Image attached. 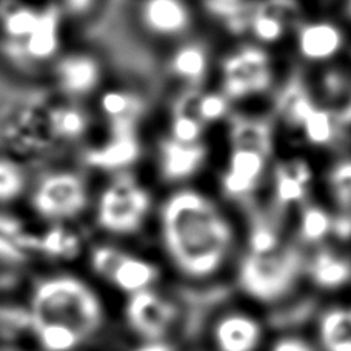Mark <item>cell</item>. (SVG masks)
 Instances as JSON below:
<instances>
[{
    "instance_id": "23",
    "label": "cell",
    "mask_w": 351,
    "mask_h": 351,
    "mask_svg": "<svg viewBox=\"0 0 351 351\" xmlns=\"http://www.w3.org/2000/svg\"><path fill=\"white\" fill-rule=\"evenodd\" d=\"M202 93L197 86H188L174 100L170 125V136L173 139L185 143H197L202 139L206 127L199 112Z\"/></svg>"
},
{
    "instance_id": "28",
    "label": "cell",
    "mask_w": 351,
    "mask_h": 351,
    "mask_svg": "<svg viewBox=\"0 0 351 351\" xmlns=\"http://www.w3.org/2000/svg\"><path fill=\"white\" fill-rule=\"evenodd\" d=\"M42 10L23 3H12L0 16L3 40L23 43L40 22Z\"/></svg>"
},
{
    "instance_id": "29",
    "label": "cell",
    "mask_w": 351,
    "mask_h": 351,
    "mask_svg": "<svg viewBox=\"0 0 351 351\" xmlns=\"http://www.w3.org/2000/svg\"><path fill=\"white\" fill-rule=\"evenodd\" d=\"M49 128L54 139L77 141L88 130V116L77 106H58L48 110Z\"/></svg>"
},
{
    "instance_id": "24",
    "label": "cell",
    "mask_w": 351,
    "mask_h": 351,
    "mask_svg": "<svg viewBox=\"0 0 351 351\" xmlns=\"http://www.w3.org/2000/svg\"><path fill=\"white\" fill-rule=\"evenodd\" d=\"M100 110L111 131H137V123L143 114V102L134 93L106 91L100 99Z\"/></svg>"
},
{
    "instance_id": "38",
    "label": "cell",
    "mask_w": 351,
    "mask_h": 351,
    "mask_svg": "<svg viewBox=\"0 0 351 351\" xmlns=\"http://www.w3.org/2000/svg\"><path fill=\"white\" fill-rule=\"evenodd\" d=\"M346 11L347 16L351 19V0H346Z\"/></svg>"
},
{
    "instance_id": "37",
    "label": "cell",
    "mask_w": 351,
    "mask_h": 351,
    "mask_svg": "<svg viewBox=\"0 0 351 351\" xmlns=\"http://www.w3.org/2000/svg\"><path fill=\"white\" fill-rule=\"evenodd\" d=\"M206 2L219 3V5H236V3H242V0H206Z\"/></svg>"
},
{
    "instance_id": "10",
    "label": "cell",
    "mask_w": 351,
    "mask_h": 351,
    "mask_svg": "<svg viewBox=\"0 0 351 351\" xmlns=\"http://www.w3.org/2000/svg\"><path fill=\"white\" fill-rule=\"evenodd\" d=\"M305 287L324 300L351 296V253L336 245H322L306 253Z\"/></svg>"
},
{
    "instance_id": "2",
    "label": "cell",
    "mask_w": 351,
    "mask_h": 351,
    "mask_svg": "<svg viewBox=\"0 0 351 351\" xmlns=\"http://www.w3.org/2000/svg\"><path fill=\"white\" fill-rule=\"evenodd\" d=\"M25 317L42 351H77L104 328L106 306L84 278L56 273L31 287Z\"/></svg>"
},
{
    "instance_id": "13",
    "label": "cell",
    "mask_w": 351,
    "mask_h": 351,
    "mask_svg": "<svg viewBox=\"0 0 351 351\" xmlns=\"http://www.w3.org/2000/svg\"><path fill=\"white\" fill-rule=\"evenodd\" d=\"M269 153L252 147H230L222 174V190L231 199H245L258 190L267 171Z\"/></svg>"
},
{
    "instance_id": "26",
    "label": "cell",
    "mask_w": 351,
    "mask_h": 351,
    "mask_svg": "<svg viewBox=\"0 0 351 351\" xmlns=\"http://www.w3.org/2000/svg\"><path fill=\"white\" fill-rule=\"evenodd\" d=\"M82 250L80 237L65 225L54 223L37 233V254L51 261H71Z\"/></svg>"
},
{
    "instance_id": "8",
    "label": "cell",
    "mask_w": 351,
    "mask_h": 351,
    "mask_svg": "<svg viewBox=\"0 0 351 351\" xmlns=\"http://www.w3.org/2000/svg\"><path fill=\"white\" fill-rule=\"evenodd\" d=\"M88 186L79 174L58 171L47 174L31 196L34 211L45 221L64 222L82 215L88 206Z\"/></svg>"
},
{
    "instance_id": "3",
    "label": "cell",
    "mask_w": 351,
    "mask_h": 351,
    "mask_svg": "<svg viewBox=\"0 0 351 351\" xmlns=\"http://www.w3.org/2000/svg\"><path fill=\"white\" fill-rule=\"evenodd\" d=\"M306 253L291 242L268 253L247 252L237 263V290L263 313L274 308L305 288Z\"/></svg>"
},
{
    "instance_id": "4",
    "label": "cell",
    "mask_w": 351,
    "mask_h": 351,
    "mask_svg": "<svg viewBox=\"0 0 351 351\" xmlns=\"http://www.w3.org/2000/svg\"><path fill=\"white\" fill-rule=\"evenodd\" d=\"M152 200V194L141 182L130 174H121L100 194L97 225L110 234H134L147 221Z\"/></svg>"
},
{
    "instance_id": "32",
    "label": "cell",
    "mask_w": 351,
    "mask_h": 351,
    "mask_svg": "<svg viewBox=\"0 0 351 351\" xmlns=\"http://www.w3.org/2000/svg\"><path fill=\"white\" fill-rule=\"evenodd\" d=\"M27 186V176L14 160L0 158V204L12 202L22 196Z\"/></svg>"
},
{
    "instance_id": "39",
    "label": "cell",
    "mask_w": 351,
    "mask_h": 351,
    "mask_svg": "<svg viewBox=\"0 0 351 351\" xmlns=\"http://www.w3.org/2000/svg\"><path fill=\"white\" fill-rule=\"evenodd\" d=\"M348 300H350V304H351V296H350V298H348Z\"/></svg>"
},
{
    "instance_id": "22",
    "label": "cell",
    "mask_w": 351,
    "mask_h": 351,
    "mask_svg": "<svg viewBox=\"0 0 351 351\" xmlns=\"http://www.w3.org/2000/svg\"><path fill=\"white\" fill-rule=\"evenodd\" d=\"M315 171L302 158L280 162L274 173V197L278 204L291 206L304 204L313 188Z\"/></svg>"
},
{
    "instance_id": "18",
    "label": "cell",
    "mask_w": 351,
    "mask_h": 351,
    "mask_svg": "<svg viewBox=\"0 0 351 351\" xmlns=\"http://www.w3.org/2000/svg\"><path fill=\"white\" fill-rule=\"evenodd\" d=\"M141 158L137 131H111L110 139L85 153V164L96 170L121 171Z\"/></svg>"
},
{
    "instance_id": "21",
    "label": "cell",
    "mask_w": 351,
    "mask_h": 351,
    "mask_svg": "<svg viewBox=\"0 0 351 351\" xmlns=\"http://www.w3.org/2000/svg\"><path fill=\"white\" fill-rule=\"evenodd\" d=\"M37 256V233L19 217L0 213V263L19 267Z\"/></svg>"
},
{
    "instance_id": "20",
    "label": "cell",
    "mask_w": 351,
    "mask_h": 351,
    "mask_svg": "<svg viewBox=\"0 0 351 351\" xmlns=\"http://www.w3.org/2000/svg\"><path fill=\"white\" fill-rule=\"evenodd\" d=\"M141 19L153 34L173 37L190 28L191 11L185 0H143Z\"/></svg>"
},
{
    "instance_id": "12",
    "label": "cell",
    "mask_w": 351,
    "mask_h": 351,
    "mask_svg": "<svg viewBox=\"0 0 351 351\" xmlns=\"http://www.w3.org/2000/svg\"><path fill=\"white\" fill-rule=\"evenodd\" d=\"M62 12L54 5L42 8L40 22L23 43L2 42V51L16 65H33L49 60L59 51Z\"/></svg>"
},
{
    "instance_id": "31",
    "label": "cell",
    "mask_w": 351,
    "mask_h": 351,
    "mask_svg": "<svg viewBox=\"0 0 351 351\" xmlns=\"http://www.w3.org/2000/svg\"><path fill=\"white\" fill-rule=\"evenodd\" d=\"M327 191L339 213H351V156L336 160L327 173Z\"/></svg>"
},
{
    "instance_id": "6",
    "label": "cell",
    "mask_w": 351,
    "mask_h": 351,
    "mask_svg": "<svg viewBox=\"0 0 351 351\" xmlns=\"http://www.w3.org/2000/svg\"><path fill=\"white\" fill-rule=\"evenodd\" d=\"M271 336L265 313L253 305L225 308L210 328L213 351H267Z\"/></svg>"
},
{
    "instance_id": "1",
    "label": "cell",
    "mask_w": 351,
    "mask_h": 351,
    "mask_svg": "<svg viewBox=\"0 0 351 351\" xmlns=\"http://www.w3.org/2000/svg\"><path fill=\"white\" fill-rule=\"evenodd\" d=\"M160 234L168 261L186 280H210L227 265L234 228L206 194L184 188L160 210Z\"/></svg>"
},
{
    "instance_id": "9",
    "label": "cell",
    "mask_w": 351,
    "mask_h": 351,
    "mask_svg": "<svg viewBox=\"0 0 351 351\" xmlns=\"http://www.w3.org/2000/svg\"><path fill=\"white\" fill-rule=\"evenodd\" d=\"M123 316L137 339L147 343L164 342L178 324L179 308L173 299L149 288L127 298Z\"/></svg>"
},
{
    "instance_id": "30",
    "label": "cell",
    "mask_w": 351,
    "mask_h": 351,
    "mask_svg": "<svg viewBox=\"0 0 351 351\" xmlns=\"http://www.w3.org/2000/svg\"><path fill=\"white\" fill-rule=\"evenodd\" d=\"M337 127H341L337 114H331L328 110L316 105L310 114L305 117L299 131L302 133L304 139L311 145L322 147L333 141Z\"/></svg>"
},
{
    "instance_id": "25",
    "label": "cell",
    "mask_w": 351,
    "mask_h": 351,
    "mask_svg": "<svg viewBox=\"0 0 351 351\" xmlns=\"http://www.w3.org/2000/svg\"><path fill=\"white\" fill-rule=\"evenodd\" d=\"M335 215L319 205H306L299 215L296 237L298 243L306 252L327 245L333 239Z\"/></svg>"
},
{
    "instance_id": "16",
    "label": "cell",
    "mask_w": 351,
    "mask_h": 351,
    "mask_svg": "<svg viewBox=\"0 0 351 351\" xmlns=\"http://www.w3.org/2000/svg\"><path fill=\"white\" fill-rule=\"evenodd\" d=\"M159 170L167 182H182L193 178L204 167L208 148L202 142L185 143L171 136L159 142Z\"/></svg>"
},
{
    "instance_id": "7",
    "label": "cell",
    "mask_w": 351,
    "mask_h": 351,
    "mask_svg": "<svg viewBox=\"0 0 351 351\" xmlns=\"http://www.w3.org/2000/svg\"><path fill=\"white\" fill-rule=\"evenodd\" d=\"M273 82L271 58L261 47H242L222 62V93L230 100H242L267 93Z\"/></svg>"
},
{
    "instance_id": "5",
    "label": "cell",
    "mask_w": 351,
    "mask_h": 351,
    "mask_svg": "<svg viewBox=\"0 0 351 351\" xmlns=\"http://www.w3.org/2000/svg\"><path fill=\"white\" fill-rule=\"evenodd\" d=\"M90 268L112 290L127 298L154 288L160 276L159 268L152 261L106 243L91 250Z\"/></svg>"
},
{
    "instance_id": "15",
    "label": "cell",
    "mask_w": 351,
    "mask_h": 351,
    "mask_svg": "<svg viewBox=\"0 0 351 351\" xmlns=\"http://www.w3.org/2000/svg\"><path fill=\"white\" fill-rule=\"evenodd\" d=\"M324 299L308 288L294 294L285 302L265 311L271 333H293V331H308L315 322Z\"/></svg>"
},
{
    "instance_id": "14",
    "label": "cell",
    "mask_w": 351,
    "mask_h": 351,
    "mask_svg": "<svg viewBox=\"0 0 351 351\" xmlns=\"http://www.w3.org/2000/svg\"><path fill=\"white\" fill-rule=\"evenodd\" d=\"M310 335L319 351H351V304L348 299L324 300Z\"/></svg>"
},
{
    "instance_id": "27",
    "label": "cell",
    "mask_w": 351,
    "mask_h": 351,
    "mask_svg": "<svg viewBox=\"0 0 351 351\" xmlns=\"http://www.w3.org/2000/svg\"><path fill=\"white\" fill-rule=\"evenodd\" d=\"M170 68L176 77L190 86H197L208 74V51L199 43H186L173 54Z\"/></svg>"
},
{
    "instance_id": "17",
    "label": "cell",
    "mask_w": 351,
    "mask_h": 351,
    "mask_svg": "<svg viewBox=\"0 0 351 351\" xmlns=\"http://www.w3.org/2000/svg\"><path fill=\"white\" fill-rule=\"evenodd\" d=\"M298 8L294 0H262L250 10L248 29L261 43L284 39L288 28H298Z\"/></svg>"
},
{
    "instance_id": "34",
    "label": "cell",
    "mask_w": 351,
    "mask_h": 351,
    "mask_svg": "<svg viewBox=\"0 0 351 351\" xmlns=\"http://www.w3.org/2000/svg\"><path fill=\"white\" fill-rule=\"evenodd\" d=\"M231 100L223 93H202L199 104L200 117L205 125L219 122L227 117Z\"/></svg>"
},
{
    "instance_id": "19",
    "label": "cell",
    "mask_w": 351,
    "mask_h": 351,
    "mask_svg": "<svg viewBox=\"0 0 351 351\" xmlns=\"http://www.w3.org/2000/svg\"><path fill=\"white\" fill-rule=\"evenodd\" d=\"M56 79L62 91L71 97L91 94L102 80V68L90 54H70L56 66Z\"/></svg>"
},
{
    "instance_id": "36",
    "label": "cell",
    "mask_w": 351,
    "mask_h": 351,
    "mask_svg": "<svg viewBox=\"0 0 351 351\" xmlns=\"http://www.w3.org/2000/svg\"><path fill=\"white\" fill-rule=\"evenodd\" d=\"M337 119H339L341 127L351 128V91L342 102L339 111H337Z\"/></svg>"
},
{
    "instance_id": "33",
    "label": "cell",
    "mask_w": 351,
    "mask_h": 351,
    "mask_svg": "<svg viewBox=\"0 0 351 351\" xmlns=\"http://www.w3.org/2000/svg\"><path fill=\"white\" fill-rule=\"evenodd\" d=\"M267 351H319V348L308 331H293L273 335Z\"/></svg>"
},
{
    "instance_id": "35",
    "label": "cell",
    "mask_w": 351,
    "mask_h": 351,
    "mask_svg": "<svg viewBox=\"0 0 351 351\" xmlns=\"http://www.w3.org/2000/svg\"><path fill=\"white\" fill-rule=\"evenodd\" d=\"M49 3L54 5L62 14L84 16L93 8L96 0H51Z\"/></svg>"
},
{
    "instance_id": "11",
    "label": "cell",
    "mask_w": 351,
    "mask_h": 351,
    "mask_svg": "<svg viewBox=\"0 0 351 351\" xmlns=\"http://www.w3.org/2000/svg\"><path fill=\"white\" fill-rule=\"evenodd\" d=\"M294 45L300 59L311 65H327L337 59L347 47V34L331 19L302 22L294 31Z\"/></svg>"
}]
</instances>
